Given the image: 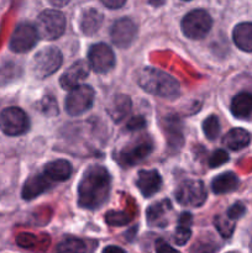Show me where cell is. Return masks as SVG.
I'll return each instance as SVG.
<instances>
[{
	"label": "cell",
	"instance_id": "cell-18",
	"mask_svg": "<svg viewBox=\"0 0 252 253\" xmlns=\"http://www.w3.org/2000/svg\"><path fill=\"white\" fill-rule=\"evenodd\" d=\"M72 165L66 160H57L47 163L44 166L43 174L49 180H57V182H63L67 180L72 174Z\"/></svg>",
	"mask_w": 252,
	"mask_h": 253
},
{
	"label": "cell",
	"instance_id": "cell-31",
	"mask_svg": "<svg viewBox=\"0 0 252 253\" xmlns=\"http://www.w3.org/2000/svg\"><path fill=\"white\" fill-rule=\"evenodd\" d=\"M190 236H192V231H190L189 226H182V225H178L177 231L174 234V242L178 246H183V245L187 244L189 241Z\"/></svg>",
	"mask_w": 252,
	"mask_h": 253
},
{
	"label": "cell",
	"instance_id": "cell-9",
	"mask_svg": "<svg viewBox=\"0 0 252 253\" xmlns=\"http://www.w3.org/2000/svg\"><path fill=\"white\" fill-rule=\"evenodd\" d=\"M39 40V34L34 25L21 22L16 26L9 42V48L15 53H26L35 47Z\"/></svg>",
	"mask_w": 252,
	"mask_h": 253
},
{
	"label": "cell",
	"instance_id": "cell-2",
	"mask_svg": "<svg viewBox=\"0 0 252 253\" xmlns=\"http://www.w3.org/2000/svg\"><path fill=\"white\" fill-rule=\"evenodd\" d=\"M137 84L147 93L165 99H174L179 95L180 86L175 78L161 69L145 67L137 73Z\"/></svg>",
	"mask_w": 252,
	"mask_h": 253
},
{
	"label": "cell",
	"instance_id": "cell-1",
	"mask_svg": "<svg viewBox=\"0 0 252 253\" xmlns=\"http://www.w3.org/2000/svg\"><path fill=\"white\" fill-rule=\"evenodd\" d=\"M111 177L103 166H90L83 173L78 185V204L83 209L95 210L103 207L109 198Z\"/></svg>",
	"mask_w": 252,
	"mask_h": 253
},
{
	"label": "cell",
	"instance_id": "cell-34",
	"mask_svg": "<svg viewBox=\"0 0 252 253\" xmlns=\"http://www.w3.org/2000/svg\"><path fill=\"white\" fill-rule=\"evenodd\" d=\"M146 125V120L142 118V116H135V118L130 119L128 123L126 124V128L128 131H136V130H141V128L145 127Z\"/></svg>",
	"mask_w": 252,
	"mask_h": 253
},
{
	"label": "cell",
	"instance_id": "cell-33",
	"mask_svg": "<svg viewBox=\"0 0 252 253\" xmlns=\"http://www.w3.org/2000/svg\"><path fill=\"white\" fill-rule=\"evenodd\" d=\"M245 212H246V208H245V205L242 204V203L237 202L229 208V210H227L226 212V216L229 217L230 220H232V221H236V220L240 219Z\"/></svg>",
	"mask_w": 252,
	"mask_h": 253
},
{
	"label": "cell",
	"instance_id": "cell-23",
	"mask_svg": "<svg viewBox=\"0 0 252 253\" xmlns=\"http://www.w3.org/2000/svg\"><path fill=\"white\" fill-rule=\"evenodd\" d=\"M250 133L244 128H232L222 138V145L232 151H239L246 147L250 143Z\"/></svg>",
	"mask_w": 252,
	"mask_h": 253
},
{
	"label": "cell",
	"instance_id": "cell-36",
	"mask_svg": "<svg viewBox=\"0 0 252 253\" xmlns=\"http://www.w3.org/2000/svg\"><path fill=\"white\" fill-rule=\"evenodd\" d=\"M100 1L109 9H119V7L124 6L126 0H100Z\"/></svg>",
	"mask_w": 252,
	"mask_h": 253
},
{
	"label": "cell",
	"instance_id": "cell-22",
	"mask_svg": "<svg viewBox=\"0 0 252 253\" xmlns=\"http://www.w3.org/2000/svg\"><path fill=\"white\" fill-rule=\"evenodd\" d=\"M231 113L237 119H249L252 116V94L240 93L232 99Z\"/></svg>",
	"mask_w": 252,
	"mask_h": 253
},
{
	"label": "cell",
	"instance_id": "cell-20",
	"mask_svg": "<svg viewBox=\"0 0 252 253\" xmlns=\"http://www.w3.org/2000/svg\"><path fill=\"white\" fill-rule=\"evenodd\" d=\"M239 187V178L235 173L225 172L216 175L211 182V189L215 194H226Z\"/></svg>",
	"mask_w": 252,
	"mask_h": 253
},
{
	"label": "cell",
	"instance_id": "cell-16",
	"mask_svg": "<svg viewBox=\"0 0 252 253\" xmlns=\"http://www.w3.org/2000/svg\"><path fill=\"white\" fill-rule=\"evenodd\" d=\"M131 111V99L125 94H118L111 98L106 105V113L110 116L111 120L115 123H120Z\"/></svg>",
	"mask_w": 252,
	"mask_h": 253
},
{
	"label": "cell",
	"instance_id": "cell-35",
	"mask_svg": "<svg viewBox=\"0 0 252 253\" xmlns=\"http://www.w3.org/2000/svg\"><path fill=\"white\" fill-rule=\"evenodd\" d=\"M156 253H180V252H178L177 250H174L168 244L163 242L162 240H158L157 244H156Z\"/></svg>",
	"mask_w": 252,
	"mask_h": 253
},
{
	"label": "cell",
	"instance_id": "cell-8",
	"mask_svg": "<svg viewBox=\"0 0 252 253\" xmlns=\"http://www.w3.org/2000/svg\"><path fill=\"white\" fill-rule=\"evenodd\" d=\"M175 199L185 207L199 208L207 200V190L200 180L188 179L180 183L175 190Z\"/></svg>",
	"mask_w": 252,
	"mask_h": 253
},
{
	"label": "cell",
	"instance_id": "cell-14",
	"mask_svg": "<svg viewBox=\"0 0 252 253\" xmlns=\"http://www.w3.org/2000/svg\"><path fill=\"white\" fill-rule=\"evenodd\" d=\"M172 212V204L169 200H161L148 207L146 217L150 226L166 227L169 222V215Z\"/></svg>",
	"mask_w": 252,
	"mask_h": 253
},
{
	"label": "cell",
	"instance_id": "cell-30",
	"mask_svg": "<svg viewBox=\"0 0 252 253\" xmlns=\"http://www.w3.org/2000/svg\"><path fill=\"white\" fill-rule=\"evenodd\" d=\"M216 250V242L204 239L199 240L197 244L193 245V247L190 249V253H215Z\"/></svg>",
	"mask_w": 252,
	"mask_h": 253
},
{
	"label": "cell",
	"instance_id": "cell-3",
	"mask_svg": "<svg viewBox=\"0 0 252 253\" xmlns=\"http://www.w3.org/2000/svg\"><path fill=\"white\" fill-rule=\"evenodd\" d=\"M63 57L57 47H44L35 54L31 63L32 74L37 79H44L52 76L61 67Z\"/></svg>",
	"mask_w": 252,
	"mask_h": 253
},
{
	"label": "cell",
	"instance_id": "cell-38",
	"mask_svg": "<svg viewBox=\"0 0 252 253\" xmlns=\"http://www.w3.org/2000/svg\"><path fill=\"white\" fill-rule=\"evenodd\" d=\"M69 1H71V0H48L49 4L53 5V6H57V7L66 6Z\"/></svg>",
	"mask_w": 252,
	"mask_h": 253
},
{
	"label": "cell",
	"instance_id": "cell-24",
	"mask_svg": "<svg viewBox=\"0 0 252 253\" xmlns=\"http://www.w3.org/2000/svg\"><path fill=\"white\" fill-rule=\"evenodd\" d=\"M165 131L167 133L168 143L170 147L179 148L183 145V130L179 120L174 116H169L165 120Z\"/></svg>",
	"mask_w": 252,
	"mask_h": 253
},
{
	"label": "cell",
	"instance_id": "cell-10",
	"mask_svg": "<svg viewBox=\"0 0 252 253\" xmlns=\"http://www.w3.org/2000/svg\"><path fill=\"white\" fill-rule=\"evenodd\" d=\"M153 151L152 141L145 138V140L137 141L132 145H127L125 148L118 153L115 160L124 167H131V166L138 165L143 160L148 157Z\"/></svg>",
	"mask_w": 252,
	"mask_h": 253
},
{
	"label": "cell",
	"instance_id": "cell-7",
	"mask_svg": "<svg viewBox=\"0 0 252 253\" xmlns=\"http://www.w3.org/2000/svg\"><path fill=\"white\" fill-rule=\"evenodd\" d=\"M94 98H95L94 89L90 85L82 84L69 90V94L64 101L66 111L72 116L82 115L93 106Z\"/></svg>",
	"mask_w": 252,
	"mask_h": 253
},
{
	"label": "cell",
	"instance_id": "cell-27",
	"mask_svg": "<svg viewBox=\"0 0 252 253\" xmlns=\"http://www.w3.org/2000/svg\"><path fill=\"white\" fill-rule=\"evenodd\" d=\"M214 224L216 230L219 231V234L221 235L222 237H225V239H229L235 230V221L230 220L227 216H222V215H217V216L215 217Z\"/></svg>",
	"mask_w": 252,
	"mask_h": 253
},
{
	"label": "cell",
	"instance_id": "cell-4",
	"mask_svg": "<svg viewBox=\"0 0 252 253\" xmlns=\"http://www.w3.org/2000/svg\"><path fill=\"white\" fill-rule=\"evenodd\" d=\"M36 30L42 40L52 41L58 39L66 30V17L58 10H44L37 19Z\"/></svg>",
	"mask_w": 252,
	"mask_h": 253
},
{
	"label": "cell",
	"instance_id": "cell-28",
	"mask_svg": "<svg viewBox=\"0 0 252 253\" xmlns=\"http://www.w3.org/2000/svg\"><path fill=\"white\" fill-rule=\"evenodd\" d=\"M131 220L132 216L125 211H109L105 214V221L110 226H125Z\"/></svg>",
	"mask_w": 252,
	"mask_h": 253
},
{
	"label": "cell",
	"instance_id": "cell-21",
	"mask_svg": "<svg viewBox=\"0 0 252 253\" xmlns=\"http://www.w3.org/2000/svg\"><path fill=\"white\" fill-rule=\"evenodd\" d=\"M104 16L96 9H88L82 14L81 17V30L84 35L91 36L99 31L103 24Z\"/></svg>",
	"mask_w": 252,
	"mask_h": 253
},
{
	"label": "cell",
	"instance_id": "cell-25",
	"mask_svg": "<svg viewBox=\"0 0 252 253\" xmlns=\"http://www.w3.org/2000/svg\"><path fill=\"white\" fill-rule=\"evenodd\" d=\"M86 247L82 240L76 237H68L59 242L57 246V253H85Z\"/></svg>",
	"mask_w": 252,
	"mask_h": 253
},
{
	"label": "cell",
	"instance_id": "cell-17",
	"mask_svg": "<svg viewBox=\"0 0 252 253\" xmlns=\"http://www.w3.org/2000/svg\"><path fill=\"white\" fill-rule=\"evenodd\" d=\"M49 187H51V182L43 173L35 174L25 182L21 195L25 200H32L46 192Z\"/></svg>",
	"mask_w": 252,
	"mask_h": 253
},
{
	"label": "cell",
	"instance_id": "cell-32",
	"mask_svg": "<svg viewBox=\"0 0 252 253\" xmlns=\"http://www.w3.org/2000/svg\"><path fill=\"white\" fill-rule=\"evenodd\" d=\"M227 161H229V155H227L224 150H217L210 156L209 166L210 168H216L219 167V166L226 163Z\"/></svg>",
	"mask_w": 252,
	"mask_h": 253
},
{
	"label": "cell",
	"instance_id": "cell-13",
	"mask_svg": "<svg viewBox=\"0 0 252 253\" xmlns=\"http://www.w3.org/2000/svg\"><path fill=\"white\" fill-rule=\"evenodd\" d=\"M89 71H90V66L86 63V61L81 59L77 61L64 72L59 78V84L66 90H72V89L77 88L81 85L82 82L89 76Z\"/></svg>",
	"mask_w": 252,
	"mask_h": 253
},
{
	"label": "cell",
	"instance_id": "cell-29",
	"mask_svg": "<svg viewBox=\"0 0 252 253\" xmlns=\"http://www.w3.org/2000/svg\"><path fill=\"white\" fill-rule=\"evenodd\" d=\"M39 110L46 116H54L58 114V104L52 95H44L39 103Z\"/></svg>",
	"mask_w": 252,
	"mask_h": 253
},
{
	"label": "cell",
	"instance_id": "cell-5",
	"mask_svg": "<svg viewBox=\"0 0 252 253\" xmlns=\"http://www.w3.org/2000/svg\"><path fill=\"white\" fill-rule=\"evenodd\" d=\"M182 31L188 39L202 40L209 34L212 26V19L205 10L197 9L188 12L182 20Z\"/></svg>",
	"mask_w": 252,
	"mask_h": 253
},
{
	"label": "cell",
	"instance_id": "cell-19",
	"mask_svg": "<svg viewBox=\"0 0 252 253\" xmlns=\"http://www.w3.org/2000/svg\"><path fill=\"white\" fill-rule=\"evenodd\" d=\"M232 39L241 51L252 52V22H241L235 26Z\"/></svg>",
	"mask_w": 252,
	"mask_h": 253
},
{
	"label": "cell",
	"instance_id": "cell-15",
	"mask_svg": "<svg viewBox=\"0 0 252 253\" xmlns=\"http://www.w3.org/2000/svg\"><path fill=\"white\" fill-rule=\"evenodd\" d=\"M138 190L145 198H151L155 195L162 185V178L157 170H140L136 180Z\"/></svg>",
	"mask_w": 252,
	"mask_h": 253
},
{
	"label": "cell",
	"instance_id": "cell-11",
	"mask_svg": "<svg viewBox=\"0 0 252 253\" xmlns=\"http://www.w3.org/2000/svg\"><path fill=\"white\" fill-rule=\"evenodd\" d=\"M89 66L96 73H108L115 66V54L113 49L105 43H96L88 52Z\"/></svg>",
	"mask_w": 252,
	"mask_h": 253
},
{
	"label": "cell",
	"instance_id": "cell-37",
	"mask_svg": "<svg viewBox=\"0 0 252 253\" xmlns=\"http://www.w3.org/2000/svg\"><path fill=\"white\" fill-rule=\"evenodd\" d=\"M101 253H126L121 247L118 246H108L103 250Z\"/></svg>",
	"mask_w": 252,
	"mask_h": 253
},
{
	"label": "cell",
	"instance_id": "cell-39",
	"mask_svg": "<svg viewBox=\"0 0 252 253\" xmlns=\"http://www.w3.org/2000/svg\"><path fill=\"white\" fill-rule=\"evenodd\" d=\"M163 1H165V0H150V2L152 5H161Z\"/></svg>",
	"mask_w": 252,
	"mask_h": 253
},
{
	"label": "cell",
	"instance_id": "cell-6",
	"mask_svg": "<svg viewBox=\"0 0 252 253\" xmlns=\"http://www.w3.org/2000/svg\"><path fill=\"white\" fill-rule=\"evenodd\" d=\"M30 128V119L22 109L10 106L0 113V130L7 136H20Z\"/></svg>",
	"mask_w": 252,
	"mask_h": 253
},
{
	"label": "cell",
	"instance_id": "cell-12",
	"mask_svg": "<svg viewBox=\"0 0 252 253\" xmlns=\"http://www.w3.org/2000/svg\"><path fill=\"white\" fill-rule=\"evenodd\" d=\"M136 34H137V27L135 22L127 17H123L114 22L110 30L111 41L119 48H127L135 40Z\"/></svg>",
	"mask_w": 252,
	"mask_h": 253
},
{
	"label": "cell",
	"instance_id": "cell-26",
	"mask_svg": "<svg viewBox=\"0 0 252 253\" xmlns=\"http://www.w3.org/2000/svg\"><path fill=\"white\" fill-rule=\"evenodd\" d=\"M203 131L208 140H216L220 133V121L216 115H210L203 123Z\"/></svg>",
	"mask_w": 252,
	"mask_h": 253
}]
</instances>
